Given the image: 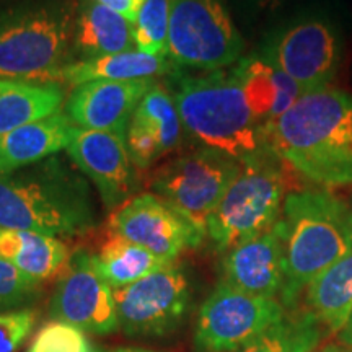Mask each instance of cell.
I'll list each match as a JSON object with an SVG mask.
<instances>
[{
	"instance_id": "6",
	"label": "cell",
	"mask_w": 352,
	"mask_h": 352,
	"mask_svg": "<svg viewBox=\"0 0 352 352\" xmlns=\"http://www.w3.org/2000/svg\"><path fill=\"white\" fill-rule=\"evenodd\" d=\"M280 164L271 152L241 164L208 222V236L219 252L227 253L279 222L287 196Z\"/></svg>"
},
{
	"instance_id": "8",
	"label": "cell",
	"mask_w": 352,
	"mask_h": 352,
	"mask_svg": "<svg viewBox=\"0 0 352 352\" xmlns=\"http://www.w3.org/2000/svg\"><path fill=\"white\" fill-rule=\"evenodd\" d=\"M243 46L222 0H171L166 57L175 65L222 70L239 63Z\"/></svg>"
},
{
	"instance_id": "32",
	"label": "cell",
	"mask_w": 352,
	"mask_h": 352,
	"mask_svg": "<svg viewBox=\"0 0 352 352\" xmlns=\"http://www.w3.org/2000/svg\"><path fill=\"white\" fill-rule=\"evenodd\" d=\"M340 336H341L342 344L352 347V314H351L349 321H347V323H346L344 329H342V331L340 333Z\"/></svg>"
},
{
	"instance_id": "5",
	"label": "cell",
	"mask_w": 352,
	"mask_h": 352,
	"mask_svg": "<svg viewBox=\"0 0 352 352\" xmlns=\"http://www.w3.org/2000/svg\"><path fill=\"white\" fill-rule=\"evenodd\" d=\"M76 23L60 3L0 12V78L54 82L70 52Z\"/></svg>"
},
{
	"instance_id": "30",
	"label": "cell",
	"mask_w": 352,
	"mask_h": 352,
	"mask_svg": "<svg viewBox=\"0 0 352 352\" xmlns=\"http://www.w3.org/2000/svg\"><path fill=\"white\" fill-rule=\"evenodd\" d=\"M36 324L33 308L0 314V352H16L28 340Z\"/></svg>"
},
{
	"instance_id": "31",
	"label": "cell",
	"mask_w": 352,
	"mask_h": 352,
	"mask_svg": "<svg viewBox=\"0 0 352 352\" xmlns=\"http://www.w3.org/2000/svg\"><path fill=\"white\" fill-rule=\"evenodd\" d=\"M98 2L103 3L104 7L111 8L113 12L120 13L121 16H124L131 23H134L145 0H98Z\"/></svg>"
},
{
	"instance_id": "17",
	"label": "cell",
	"mask_w": 352,
	"mask_h": 352,
	"mask_svg": "<svg viewBox=\"0 0 352 352\" xmlns=\"http://www.w3.org/2000/svg\"><path fill=\"white\" fill-rule=\"evenodd\" d=\"M223 283L250 296L276 298L284 285V246L277 226L228 250Z\"/></svg>"
},
{
	"instance_id": "11",
	"label": "cell",
	"mask_w": 352,
	"mask_h": 352,
	"mask_svg": "<svg viewBox=\"0 0 352 352\" xmlns=\"http://www.w3.org/2000/svg\"><path fill=\"white\" fill-rule=\"evenodd\" d=\"M120 329L134 338H162L183 323L191 302L188 277L168 264L138 283L114 289Z\"/></svg>"
},
{
	"instance_id": "35",
	"label": "cell",
	"mask_w": 352,
	"mask_h": 352,
	"mask_svg": "<svg viewBox=\"0 0 352 352\" xmlns=\"http://www.w3.org/2000/svg\"><path fill=\"white\" fill-rule=\"evenodd\" d=\"M116 352H145V351H140V349H120Z\"/></svg>"
},
{
	"instance_id": "25",
	"label": "cell",
	"mask_w": 352,
	"mask_h": 352,
	"mask_svg": "<svg viewBox=\"0 0 352 352\" xmlns=\"http://www.w3.org/2000/svg\"><path fill=\"white\" fill-rule=\"evenodd\" d=\"M94 264L114 290L138 283L173 263L164 261L148 250L109 230L107 241L101 245L100 252L94 254Z\"/></svg>"
},
{
	"instance_id": "16",
	"label": "cell",
	"mask_w": 352,
	"mask_h": 352,
	"mask_svg": "<svg viewBox=\"0 0 352 352\" xmlns=\"http://www.w3.org/2000/svg\"><path fill=\"white\" fill-rule=\"evenodd\" d=\"M183 131L173 95L155 83L127 124L126 145L135 168H151L173 152L182 144Z\"/></svg>"
},
{
	"instance_id": "15",
	"label": "cell",
	"mask_w": 352,
	"mask_h": 352,
	"mask_svg": "<svg viewBox=\"0 0 352 352\" xmlns=\"http://www.w3.org/2000/svg\"><path fill=\"white\" fill-rule=\"evenodd\" d=\"M153 85V78L82 83L74 88L65 101V114L80 129L126 135L132 114Z\"/></svg>"
},
{
	"instance_id": "18",
	"label": "cell",
	"mask_w": 352,
	"mask_h": 352,
	"mask_svg": "<svg viewBox=\"0 0 352 352\" xmlns=\"http://www.w3.org/2000/svg\"><path fill=\"white\" fill-rule=\"evenodd\" d=\"M78 127L65 113L57 111L0 138V175L36 165L67 148Z\"/></svg>"
},
{
	"instance_id": "28",
	"label": "cell",
	"mask_w": 352,
	"mask_h": 352,
	"mask_svg": "<svg viewBox=\"0 0 352 352\" xmlns=\"http://www.w3.org/2000/svg\"><path fill=\"white\" fill-rule=\"evenodd\" d=\"M43 284L0 259V314L30 310L39 300Z\"/></svg>"
},
{
	"instance_id": "9",
	"label": "cell",
	"mask_w": 352,
	"mask_h": 352,
	"mask_svg": "<svg viewBox=\"0 0 352 352\" xmlns=\"http://www.w3.org/2000/svg\"><path fill=\"white\" fill-rule=\"evenodd\" d=\"M280 320L284 305L276 298L250 296L222 280L199 308L195 349L239 352Z\"/></svg>"
},
{
	"instance_id": "10",
	"label": "cell",
	"mask_w": 352,
	"mask_h": 352,
	"mask_svg": "<svg viewBox=\"0 0 352 352\" xmlns=\"http://www.w3.org/2000/svg\"><path fill=\"white\" fill-rule=\"evenodd\" d=\"M341 52V33L334 21L324 15H307L272 34L261 56L308 94L331 83Z\"/></svg>"
},
{
	"instance_id": "29",
	"label": "cell",
	"mask_w": 352,
	"mask_h": 352,
	"mask_svg": "<svg viewBox=\"0 0 352 352\" xmlns=\"http://www.w3.org/2000/svg\"><path fill=\"white\" fill-rule=\"evenodd\" d=\"M26 352H96V349L82 329L51 320L34 334Z\"/></svg>"
},
{
	"instance_id": "33",
	"label": "cell",
	"mask_w": 352,
	"mask_h": 352,
	"mask_svg": "<svg viewBox=\"0 0 352 352\" xmlns=\"http://www.w3.org/2000/svg\"><path fill=\"white\" fill-rule=\"evenodd\" d=\"M259 7H266V8H274L277 6H280V3L287 2V0H256Z\"/></svg>"
},
{
	"instance_id": "7",
	"label": "cell",
	"mask_w": 352,
	"mask_h": 352,
	"mask_svg": "<svg viewBox=\"0 0 352 352\" xmlns=\"http://www.w3.org/2000/svg\"><path fill=\"white\" fill-rule=\"evenodd\" d=\"M240 170L241 164L235 158L199 147L158 166L151 176V188L153 195L206 236L210 214Z\"/></svg>"
},
{
	"instance_id": "24",
	"label": "cell",
	"mask_w": 352,
	"mask_h": 352,
	"mask_svg": "<svg viewBox=\"0 0 352 352\" xmlns=\"http://www.w3.org/2000/svg\"><path fill=\"white\" fill-rule=\"evenodd\" d=\"M308 311L331 333H341L352 314V250L305 289Z\"/></svg>"
},
{
	"instance_id": "12",
	"label": "cell",
	"mask_w": 352,
	"mask_h": 352,
	"mask_svg": "<svg viewBox=\"0 0 352 352\" xmlns=\"http://www.w3.org/2000/svg\"><path fill=\"white\" fill-rule=\"evenodd\" d=\"M50 318L98 336L120 331L114 290L96 271L91 253H74L57 277Z\"/></svg>"
},
{
	"instance_id": "23",
	"label": "cell",
	"mask_w": 352,
	"mask_h": 352,
	"mask_svg": "<svg viewBox=\"0 0 352 352\" xmlns=\"http://www.w3.org/2000/svg\"><path fill=\"white\" fill-rule=\"evenodd\" d=\"M64 101L60 83L0 78V138L57 113Z\"/></svg>"
},
{
	"instance_id": "19",
	"label": "cell",
	"mask_w": 352,
	"mask_h": 352,
	"mask_svg": "<svg viewBox=\"0 0 352 352\" xmlns=\"http://www.w3.org/2000/svg\"><path fill=\"white\" fill-rule=\"evenodd\" d=\"M235 69L243 82L250 108L263 127L283 116L303 95L302 88L287 74L261 54L240 59Z\"/></svg>"
},
{
	"instance_id": "1",
	"label": "cell",
	"mask_w": 352,
	"mask_h": 352,
	"mask_svg": "<svg viewBox=\"0 0 352 352\" xmlns=\"http://www.w3.org/2000/svg\"><path fill=\"white\" fill-rule=\"evenodd\" d=\"M272 155L316 186H352V95L336 87L303 94L264 126Z\"/></svg>"
},
{
	"instance_id": "20",
	"label": "cell",
	"mask_w": 352,
	"mask_h": 352,
	"mask_svg": "<svg viewBox=\"0 0 352 352\" xmlns=\"http://www.w3.org/2000/svg\"><path fill=\"white\" fill-rule=\"evenodd\" d=\"M70 258L69 246L60 239L0 227V259L38 283L59 277Z\"/></svg>"
},
{
	"instance_id": "21",
	"label": "cell",
	"mask_w": 352,
	"mask_h": 352,
	"mask_svg": "<svg viewBox=\"0 0 352 352\" xmlns=\"http://www.w3.org/2000/svg\"><path fill=\"white\" fill-rule=\"evenodd\" d=\"M173 65L166 56L124 51L69 63L57 72L54 83L78 87L95 80H144L171 72Z\"/></svg>"
},
{
	"instance_id": "27",
	"label": "cell",
	"mask_w": 352,
	"mask_h": 352,
	"mask_svg": "<svg viewBox=\"0 0 352 352\" xmlns=\"http://www.w3.org/2000/svg\"><path fill=\"white\" fill-rule=\"evenodd\" d=\"M171 0H145L132 23L135 50L152 56H166Z\"/></svg>"
},
{
	"instance_id": "26",
	"label": "cell",
	"mask_w": 352,
	"mask_h": 352,
	"mask_svg": "<svg viewBox=\"0 0 352 352\" xmlns=\"http://www.w3.org/2000/svg\"><path fill=\"white\" fill-rule=\"evenodd\" d=\"M320 341V321L310 311L284 318L239 352H310Z\"/></svg>"
},
{
	"instance_id": "14",
	"label": "cell",
	"mask_w": 352,
	"mask_h": 352,
	"mask_svg": "<svg viewBox=\"0 0 352 352\" xmlns=\"http://www.w3.org/2000/svg\"><path fill=\"white\" fill-rule=\"evenodd\" d=\"M65 151L77 168L95 184L104 208L116 210L131 199L138 188V175L124 134L78 127Z\"/></svg>"
},
{
	"instance_id": "3",
	"label": "cell",
	"mask_w": 352,
	"mask_h": 352,
	"mask_svg": "<svg viewBox=\"0 0 352 352\" xmlns=\"http://www.w3.org/2000/svg\"><path fill=\"white\" fill-rule=\"evenodd\" d=\"M173 100L183 129L201 144L240 164L270 152L235 67L204 76H176Z\"/></svg>"
},
{
	"instance_id": "4",
	"label": "cell",
	"mask_w": 352,
	"mask_h": 352,
	"mask_svg": "<svg viewBox=\"0 0 352 352\" xmlns=\"http://www.w3.org/2000/svg\"><path fill=\"white\" fill-rule=\"evenodd\" d=\"M95 223L87 183L59 158L0 175V227L63 240L90 232Z\"/></svg>"
},
{
	"instance_id": "2",
	"label": "cell",
	"mask_w": 352,
	"mask_h": 352,
	"mask_svg": "<svg viewBox=\"0 0 352 352\" xmlns=\"http://www.w3.org/2000/svg\"><path fill=\"white\" fill-rule=\"evenodd\" d=\"M284 246L280 298L294 307L308 284L352 250V210L327 189L287 192L276 223Z\"/></svg>"
},
{
	"instance_id": "13",
	"label": "cell",
	"mask_w": 352,
	"mask_h": 352,
	"mask_svg": "<svg viewBox=\"0 0 352 352\" xmlns=\"http://www.w3.org/2000/svg\"><path fill=\"white\" fill-rule=\"evenodd\" d=\"M109 230L166 263H175L183 252L196 248L204 240L195 227L153 192L131 197L114 210Z\"/></svg>"
},
{
	"instance_id": "22",
	"label": "cell",
	"mask_w": 352,
	"mask_h": 352,
	"mask_svg": "<svg viewBox=\"0 0 352 352\" xmlns=\"http://www.w3.org/2000/svg\"><path fill=\"white\" fill-rule=\"evenodd\" d=\"M74 47L83 59L134 51L132 23L98 0H80Z\"/></svg>"
},
{
	"instance_id": "34",
	"label": "cell",
	"mask_w": 352,
	"mask_h": 352,
	"mask_svg": "<svg viewBox=\"0 0 352 352\" xmlns=\"http://www.w3.org/2000/svg\"><path fill=\"white\" fill-rule=\"evenodd\" d=\"M323 352H352L351 346H338V344H331L328 347H324Z\"/></svg>"
}]
</instances>
